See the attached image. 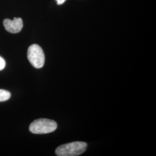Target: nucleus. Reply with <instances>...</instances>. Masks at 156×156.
<instances>
[{"instance_id":"1","label":"nucleus","mask_w":156,"mask_h":156,"mask_svg":"<svg viewBox=\"0 0 156 156\" xmlns=\"http://www.w3.org/2000/svg\"><path fill=\"white\" fill-rule=\"evenodd\" d=\"M87 144L84 142H73L58 146L56 154L58 156H79L86 151Z\"/></svg>"},{"instance_id":"2","label":"nucleus","mask_w":156,"mask_h":156,"mask_svg":"<svg viewBox=\"0 0 156 156\" xmlns=\"http://www.w3.org/2000/svg\"><path fill=\"white\" fill-rule=\"evenodd\" d=\"M57 124L54 120L48 119H39L34 120L30 124L29 130L35 134H49L55 131Z\"/></svg>"},{"instance_id":"3","label":"nucleus","mask_w":156,"mask_h":156,"mask_svg":"<svg viewBox=\"0 0 156 156\" xmlns=\"http://www.w3.org/2000/svg\"><path fill=\"white\" fill-rule=\"evenodd\" d=\"M27 58L31 64L36 68H41L44 66L45 54L38 45L33 44L28 48Z\"/></svg>"},{"instance_id":"4","label":"nucleus","mask_w":156,"mask_h":156,"mask_svg":"<svg viewBox=\"0 0 156 156\" xmlns=\"http://www.w3.org/2000/svg\"><path fill=\"white\" fill-rule=\"evenodd\" d=\"M6 30L12 34L19 33L23 27V23L21 18L15 17L13 20L5 19L3 22Z\"/></svg>"},{"instance_id":"5","label":"nucleus","mask_w":156,"mask_h":156,"mask_svg":"<svg viewBox=\"0 0 156 156\" xmlns=\"http://www.w3.org/2000/svg\"><path fill=\"white\" fill-rule=\"evenodd\" d=\"M11 97V93L5 90L0 89V102L8 100Z\"/></svg>"},{"instance_id":"6","label":"nucleus","mask_w":156,"mask_h":156,"mask_svg":"<svg viewBox=\"0 0 156 156\" xmlns=\"http://www.w3.org/2000/svg\"><path fill=\"white\" fill-rule=\"evenodd\" d=\"M6 62L5 60L0 56V71L4 69L5 67Z\"/></svg>"},{"instance_id":"7","label":"nucleus","mask_w":156,"mask_h":156,"mask_svg":"<svg viewBox=\"0 0 156 156\" xmlns=\"http://www.w3.org/2000/svg\"><path fill=\"white\" fill-rule=\"evenodd\" d=\"M56 1H57V3L58 5H62L65 2V1L66 0H56Z\"/></svg>"}]
</instances>
